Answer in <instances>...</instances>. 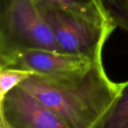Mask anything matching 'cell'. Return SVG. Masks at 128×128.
<instances>
[{
  "mask_svg": "<svg viewBox=\"0 0 128 128\" xmlns=\"http://www.w3.org/2000/svg\"><path fill=\"white\" fill-rule=\"evenodd\" d=\"M70 128H93L116 97L119 83L106 75L103 60L85 73L66 79L31 75L20 85Z\"/></svg>",
  "mask_w": 128,
  "mask_h": 128,
  "instance_id": "cell-1",
  "label": "cell"
},
{
  "mask_svg": "<svg viewBox=\"0 0 128 128\" xmlns=\"http://www.w3.org/2000/svg\"><path fill=\"white\" fill-rule=\"evenodd\" d=\"M35 49L62 52L34 1L0 0V68Z\"/></svg>",
  "mask_w": 128,
  "mask_h": 128,
  "instance_id": "cell-2",
  "label": "cell"
},
{
  "mask_svg": "<svg viewBox=\"0 0 128 128\" xmlns=\"http://www.w3.org/2000/svg\"><path fill=\"white\" fill-rule=\"evenodd\" d=\"M38 10L62 52L86 57L93 62L103 60L104 46L116 28L114 26L97 23L59 8Z\"/></svg>",
  "mask_w": 128,
  "mask_h": 128,
  "instance_id": "cell-3",
  "label": "cell"
},
{
  "mask_svg": "<svg viewBox=\"0 0 128 128\" xmlns=\"http://www.w3.org/2000/svg\"><path fill=\"white\" fill-rule=\"evenodd\" d=\"M0 128H70L31 93L17 86L0 100Z\"/></svg>",
  "mask_w": 128,
  "mask_h": 128,
  "instance_id": "cell-4",
  "label": "cell"
},
{
  "mask_svg": "<svg viewBox=\"0 0 128 128\" xmlns=\"http://www.w3.org/2000/svg\"><path fill=\"white\" fill-rule=\"evenodd\" d=\"M94 62L82 56L35 49L20 53L6 68L28 70L50 79H66L85 73Z\"/></svg>",
  "mask_w": 128,
  "mask_h": 128,
  "instance_id": "cell-5",
  "label": "cell"
},
{
  "mask_svg": "<svg viewBox=\"0 0 128 128\" xmlns=\"http://www.w3.org/2000/svg\"><path fill=\"white\" fill-rule=\"evenodd\" d=\"M93 128H128V80L119 83V90Z\"/></svg>",
  "mask_w": 128,
  "mask_h": 128,
  "instance_id": "cell-6",
  "label": "cell"
},
{
  "mask_svg": "<svg viewBox=\"0 0 128 128\" xmlns=\"http://www.w3.org/2000/svg\"><path fill=\"white\" fill-rule=\"evenodd\" d=\"M38 8H55L70 11L97 23H110L94 0H33Z\"/></svg>",
  "mask_w": 128,
  "mask_h": 128,
  "instance_id": "cell-7",
  "label": "cell"
},
{
  "mask_svg": "<svg viewBox=\"0 0 128 128\" xmlns=\"http://www.w3.org/2000/svg\"><path fill=\"white\" fill-rule=\"evenodd\" d=\"M107 21L128 32V0H94Z\"/></svg>",
  "mask_w": 128,
  "mask_h": 128,
  "instance_id": "cell-8",
  "label": "cell"
},
{
  "mask_svg": "<svg viewBox=\"0 0 128 128\" xmlns=\"http://www.w3.org/2000/svg\"><path fill=\"white\" fill-rule=\"evenodd\" d=\"M33 73L15 68H0V100L11 89L27 80Z\"/></svg>",
  "mask_w": 128,
  "mask_h": 128,
  "instance_id": "cell-9",
  "label": "cell"
}]
</instances>
